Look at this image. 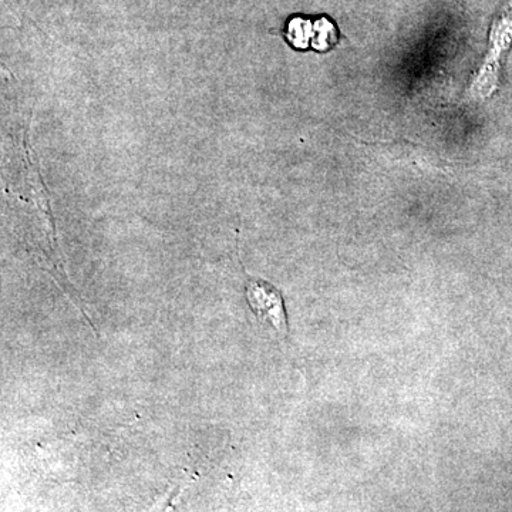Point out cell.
<instances>
[{
    "label": "cell",
    "mask_w": 512,
    "mask_h": 512,
    "mask_svg": "<svg viewBox=\"0 0 512 512\" xmlns=\"http://www.w3.org/2000/svg\"><path fill=\"white\" fill-rule=\"evenodd\" d=\"M313 26H315L313 20L301 18V16L289 19L286 25V37L289 43L296 49H306L313 40Z\"/></svg>",
    "instance_id": "cell-3"
},
{
    "label": "cell",
    "mask_w": 512,
    "mask_h": 512,
    "mask_svg": "<svg viewBox=\"0 0 512 512\" xmlns=\"http://www.w3.org/2000/svg\"><path fill=\"white\" fill-rule=\"evenodd\" d=\"M338 40V33H336L335 26L326 18L315 20L313 26V40L312 46L319 52H326L330 47L335 45Z\"/></svg>",
    "instance_id": "cell-4"
},
{
    "label": "cell",
    "mask_w": 512,
    "mask_h": 512,
    "mask_svg": "<svg viewBox=\"0 0 512 512\" xmlns=\"http://www.w3.org/2000/svg\"><path fill=\"white\" fill-rule=\"evenodd\" d=\"M512 46V0L495 18L490 35V50L483 64L474 92L481 97L491 96L497 89L498 73H500L501 59Z\"/></svg>",
    "instance_id": "cell-1"
},
{
    "label": "cell",
    "mask_w": 512,
    "mask_h": 512,
    "mask_svg": "<svg viewBox=\"0 0 512 512\" xmlns=\"http://www.w3.org/2000/svg\"><path fill=\"white\" fill-rule=\"evenodd\" d=\"M247 299L256 318L276 330L286 329L284 301L274 286L264 281H251L247 286Z\"/></svg>",
    "instance_id": "cell-2"
}]
</instances>
